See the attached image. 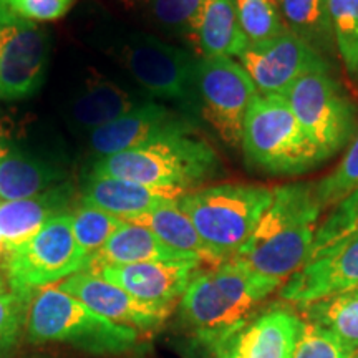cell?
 <instances>
[{
    "label": "cell",
    "mask_w": 358,
    "mask_h": 358,
    "mask_svg": "<svg viewBox=\"0 0 358 358\" xmlns=\"http://www.w3.org/2000/svg\"><path fill=\"white\" fill-rule=\"evenodd\" d=\"M282 282L227 259L209 271H198L178 306V325L198 353L214 358L219 348L254 319Z\"/></svg>",
    "instance_id": "1"
},
{
    "label": "cell",
    "mask_w": 358,
    "mask_h": 358,
    "mask_svg": "<svg viewBox=\"0 0 358 358\" xmlns=\"http://www.w3.org/2000/svg\"><path fill=\"white\" fill-rule=\"evenodd\" d=\"M320 213L315 185L289 182L274 187L272 204L231 259L284 285L310 257Z\"/></svg>",
    "instance_id": "2"
},
{
    "label": "cell",
    "mask_w": 358,
    "mask_h": 358,
    "mask_svg": "<svg viewBox=\"0 0 358 358\" xmlns=\"http://www.w3.org/2000/svg\"><path fill=\"white\" fill-rule=\"evenodd\" d=\"M221 171L214 148L194 133L171 134L145 146L106 156L93 164L92 176L191 192Z\"/></svg>",
    "instance_id": "3"
},
{
    "label": "cell",
    "mask_w": 358,
    "mask_h": 358,
    "mask_svg": "<svg viewBox=\"0 0 358 358\" xmlns=\"http://www.w3.org/2000/svg\"><path fill=\"white\" fill-rule=\"evenodd\" d=\"M25 330L34 343H69L95 355H122L134 350L140 342L136 329L98 315L52 285L34 294Z\"/></svg>",
    "instance_id": "4"
},
{
    "label": "cell",
    "mask_w": 358,
    "mask_h": 358,
    "mask_svg": "<svg viewBox=\"0 0 358 358\" xmlns=\"http://www.w3.org/2000/svg\"><path fill=\"white\" fill-rule=\"evenodd\" d=\"M272 199L271 187L227 182L186 192L178 204L206 245L224 262L248 243Z\"/></svg>",
    "instance_id": "5"
},
{
    "label": "cell",
    "mask_w": 358,
    "mask_h": 358,
    "mask_svg": "<svg viewBox=\"0 0 358 358\" xmlns=\"http://www.w3.org/2000/svg\"><path fill=\"white\" fill-rule=\"evenodd\" d=\"M241 146L250 166L275 176H297L325 161L285 95L257 93L245 116Z\"/></svg>",
    "instance_id": "6"
},
{
    "label": "cell",
    "mask_w": 358,
    "mask_h": 358,
    "mask_svg": "<svg viewBox=\"0 0 358 358\" xmlns=\"http://www.w3.org/2000/svg\"><path fill=\"white\" fill-rule=\"evenodd\" d=\"M295 118L325 161L357 134V106L325 71L303 75L285 93Z\"/></svg>",
    "instance_id": "7"
},
{
    "label": "cell",
    "mask_w": 358,
    "mask_h": 358,
    "mask_svg": "<svg viewBox=\"0 0 358 358\" xmlns=\"http://www.w3.org/2000/svg\"><path fill=\"white\" fill-rule=\"evenodd\" d=\"M122 60L146 93L176 103L189 118L201 113L199 60L191 52L150 35H138L124 43Z\"/></svg>",
    "instance_id": "8"
},
{
    "label": "cell",
    "mask_w": 358,
    "mask_h": 358,
    "mask_svg": "<svg viewBox=\"0 0 358 358\" xmlns=\"http://www.w3.org/2000/svg\"><path fill=\"white\" fill-rule=\"evenodd\" d=\"M87 262L88 256L75 239L71 214L64 213L12 249L2 262V271L15 287L37 290L83 271Z\"/></svg>",
    "instance_id": "9"
},
{
    "label": "cell",
    "mask_w": 358,
    "mask_h": 358,
    "mask_svg": "<svg viewBox=\"0 0 358 358\" xmlns=\"http://www.w3.org/2000/svg\"><path fill=\"white\" fill-rule=\"evenodd\" d=\"M257 93L252 78L234 58H199L201 115L226 145L232 148L241 145L245 116Z\"/></svg>",
    "instance_id": "10"
},
{
    "label": "cell",
    "mask_w": 358,
    "mask_h": 358,
    "mask_svg": "<svg viewBox=\"0 0 358 358\" xmlns=\"http://www.w3.org/2000/svg\"><path fill=\"white\" fill-rule=\"evenodd\" d=\"M48 57L47 30L0 6V98L15 101L37 93Z\"/></svg>",
    "instance_id": "11"
},
{
    "label": "cell",
    "mask_w": 358,
    "mask_h": 358,
    "mask_svg": "<svg viewBox=\"0 0 358 358\" xmlns=\"http://www.w3.org/2000/svg\"><path fill=\"white\" fill-rule=\"evenodd\" d=\"M239 64L262 95H285L303 75L330 71L325 57L290 30L266 42L249 43Z\"/></svg>",
    "instance_id": "12"
},
{
    "label": "cell",
    "mask_w": 358,
    "mask_h": 358,
    "mask_svg": "<svg viewBox=\"0 0 358 358\" xmlns=\"http://www.w3.org/2000/svg\"><path fill=\"white\" fill-rule=\"evenodd\" d=\"M358 289V234L307 261L280 287V299L297 306Z\"/></svg>",
    "instance_id": "13"
},
{
    "label": "cell",
    "mask_w": 358,
    "mask_h": 358,
    "mask_svg": "<svg viewBox=\"0 0 358 358\" xmlns=\"http://www.w3.org/2000/svg\"><path fill=\"white\" fill-rule=\"evenodd\" d=\"M182 133H196L192 118L185 113H176L164 105L146 101L92 131L88 145L93 156L101 159Z\"/></svg>",
    "instance_id": "14"
},
{
    "label": "cell",
    "mask_w": 358,
    "mask_h": 358,
    "mask_svg": "<svg viewBox=\"0 0 358 358\" xmlns=\"http://www.w3.org/2000/svg\"><path fill=\"white\" fill-rule=\"evenodd\" d=\"M198 259L178 261H155L129 264V266H105L92 272L138 301L155 307L173 308L174 302L182 297L196 272L199 271Z\"/></svg>",
    "instance_id": "15"
},
{
    "label": "cell",
    "mask_w": 358,
    "mask_h": 358,
    "mask_svg": "<svg viewBox=\"0 0 358 358\" xmlns=\"http://www.w3.org/2000/svg\"><path fill=\"white\" fill-rule=\"evenodd\" d=\"M57 287L85 303L98 315L115 324L131 327L138 332L159 329L173 312V308L155 307L138 301L118 285L88 271H80L70 275Z\"/></svg>",
    "instance_id": "16"
},
{
    "label": "cell",
    "mask_w": 358,
    "mask_h": 358,
    "mask_svg": "<svg viewBox=\"0 0 358 358\" xmlns=\"http://www.w3.org/2000/svg\"><path fill=\"white\" fill-rule=\"evenodd\" d=\"M302 319L285 307L259 312L214 358H294Z\"/></svg>",
    "instance_id": "17"
},
{
    "label": "cell",
    "mask_w": 358,
    "mask_h": 358,
    "mask_svg": "<svg viewBox=\"0 0 358 358\" xmlns=\"http://www.w3.org/2000/svg\"><path fill=\"white\" fill-rule=\"evenodd\" d=\"M185 191L174 187L148 186L123 179L90 176L83 186L82 204L93 206L123 221L153 211L158 206L178 201Z\"/></svg>",
    "instance_id": "18"
},
{
    "label": "cell",
    "mask_w": 358,
    "mask_h": 358,
    "mask_svg": "<svg viewBox=\"0 0 358 358\" xmlns=\"http://www.w3.org/2000/svg\"><path fill=\"white\" fill-rule=\"evenodd\" d=\"M64 173L0 131V203L32 198L62 185Z\"/></svg>",
    "instance_id": "19"
},
{
    "label": "cell",
    "mask_w": 358,
    "mask_h": 358,
    "mask_svg": "<svg viewBox=\"0 0 358 358\" xmlns=\"http://www.w3.org/2000/svg\"><path fill=\"white\" fill-rule=\"evenodd\" d=\"M71 199V186L62 182L32 198L0 203V234L7 250L19 248L48 221L65 213Z\"/></svg>",
    "instance_id": "20"
},
{
    "label": "cell",
    "mask_w": 358,
    "mask_h": 358,
    "mask_svg": "<svg viewBox=\"0 0 358 358\" xmlns=\"http://www.w3.org/2000/svg\"><path fill=\"white\" fill-rule=\"evenodd\" d=\"M178 259L194 257L185 256L168 248L141 224L124 221L123 226L111 234L105 245L88 257L83 271L95 272L105 266H129V264L178 261Z\"/></svg>",
    "instance_id": "21"
},
{
    "label": "cell",
    "mask_w": 358,
    "mask_h": 358,
    "mask_svg": "<svg viewBox=\"0 0 358 358\" xmlns=\"http://www.w3.org/2000/svg\"><path fill=\"white\" fill-rule=\"evenodd\" d=\"M143 103L146 101L111 80L93 78L70 101L69 118L73 127L95 131Z\"/></svg>",
    "instance_id": "22"
},
{
    "label": "cell",
    "mask_w": 358,
    "mask_h": 358,
    "mask_svg": "<svg viewBox=\"0 0 358 358\" xmlns=\"http://www.w3.org/2000/svg\"><path fill=\"white\" fill-rule=\"evenodd\" d=\"M129 222H136L148 227L161 243H164L168 248L179 254L199 259L201 262L211 264L213 267L221 264V261L214 256L213 250L201 239L196 227L192 226L191 219L179 208L178 201L158 206L153 211L129 219Z\"/></svg>",
    "instance_id": "23"
},
{
    "label": "cell",
    "mask_w": 358,
    "mask_h": 358,
    "mask_svg": "<svg viewBox=\"0 0 358 358\" xmlns=\"http://www.w3.org/2000/svg\"><path fill=\"white\" fill-rule=\"evenodd\" d=\"M248 45L237 19L234 0H211L196 35V47L201 58H239Z\"/></svg>",
    "instance_id": "24"
},
{
    "label": "cell",
    "mask_w": 358,
    "mask_h": 358,
    "mask_svg": "<svg viewBox=\"0 0 358 358\" xmlns=\"http://www.w3.org/2000/svg\"><path fill=\"white\" fill-rule=\"evenodd\" d=\"M290 32L306 40L322 55L335 45L329 15V0H277Z\"/></svg>",
    "instance_id": "25"
},
{
    "label": "cell",
    "mask_w": 358,
    "mask_h": 358,
    "mask_svg": "<svg viewBox=\"0 0 358 358\" xmlns=\"http://www.w3.org/2000/svg\"><path fill=\"white\" fill-rule=\"evenodd\" d=\"M303 317L358 353V289L302 306Z\"/></svg>",
    "instance_id": "26"
},
{
    "label": "cell",
    "mask_w": 358,
    "mask_h": 358,
    "mask_svg": "<svg viewBox=\"0 0 358 358\" xmlns=\"http://www.w3.org/2000/svg\"><path fill=\"white\" fill-rule=\"evenodd\" d=\"M35 290L15 287L0 272V358L10 355L27 329L30 302Z\"/></svg>",
    "instance_id": "27"
},
{
    "label": "cell",
    "mask_w": 358,
    "mask_h": 358,
    "mask_svg": "<svg viewBox=\"0 0 358 358\" xmlns=\"http://www.w3.org/2000/svg\"><path fill=\"white\" fill-rule=\"evenodd\" d=\"M239 25L249 43L266 42L287 32L277 0H234Z\"/></svg>",
    "instance_id": "28"
},
{
    "label": "cell",
    "mask_w": 358,
    "mask_h": 358,
    "mask_svg": "<svg viewBox=\"0 0 358 358\" xmlns=\"http://www.w3.org/2000/svg\"><path fill=\"white\" fill-rule=\"evenodd\" d=\"M211 0H148V10L161 29L179 34L196 45V35Z\"/></svg>",
    "instance_id": "29"
},
{
    "label": "cell",
    "mask_w": 358,
    "mask_h": 358,
    "mask_svg": "<svg viewBox=\"0 0 358 358\" xmlns=\"http://www.w3.org/2000/svg\"><path fill=\"white\" fill-rule=\"evenodd\" d=\"M329 15L338 55L358 80V0H329Z\"/></svg>",
    "instance_id": "30"
},
{
    "label": "cell",
    "mask_w": 358,
    "mask_h": 358,
    "mask_svg": "<svg viewBox=\"0 0 358 358\" xmlns=\"http://www.w3.org/2000/svg\"><path fill=\"white\" fill-rule=\"evenodd\" d=\"M123 222L122 217L87 204H82L71 214L75 239L88 257L100 250L111 234L123 226Z\"/></svg>",
    "instance_id": "31"
},
{
    "label": "cell",
    "mask_w": 358,
    "mask_h": 358,
    "mask_svg": "<svg viewBox=\"0 0 358 358\" xmlns=\"http://www.w3.org/2000/svg\"><path fill=\"white\" fill-rule=\"evenodd\" d=\"M355 234H358V189L335 204L332 213L327 216L320 227H317L308 261L340 241Z\"/></svg>",
    "instance_id": "32"
},
{
    "label": "cell",
    "mask_w": 358,
    "mask_h": 358,
    "mask_svg": "<svg viewBox=\"0 0 358 358\" xmlns=\"http://www.w3.org/2000/svg\"><path fill=\"white\" fill-rule=\"evenodd\" d=\"M355 189H358V133L334 171L317 182L315 196L322 209H325L338 204Z\"/></svg>",
    "instance_id": "33"
},
{
    "label": "cell",
    "mask_w": 358,
    "mask_h": 358,
    "mask_svg": "<svg viewBox=\"0 0 358 358\" xmlns=\"http://www.w3.org/2000/svg\"><path fill=\"white\" fill-rule=\"evenodd\" d=\"M357 353L350 350L320 325L303 319L294 358H355Z\"/></svg>",
    "instance_id": "34"
},
{
    "label": "cell",
    "mask_w": 358,
    "mask_h": 358,
    "mask_svg": "<svg viewBox=\"0 0 358 358\" xmlns=\"http://www.w3.org/2000/svg\"><path fill=\"white\" fill-rule=\"evenodd\" d=\"M75 0H0V6L30 22H52L69 13Z\"/></svg>",
    "instance_id": "35"
},
{
    "label": "cell",
    "mask_w": 358,
    "mask_h": 358,
    "mask_svg": "<svg viewBox=\"0 0 358 358\" xmlns=\"http://www.w3.org/2000/svg\"><path fill=\"white\" fill-rule=\"evenodd\" d=\"M8 250H7V245H6V241H3L2 234H0V266H2V262L6 261Z\"/></svg>",
    "instance_id": "36"
},
{
    "label": "cell",
    "mask_w": 358,
    "mask_h": 358,
    "mask_svg": "<svg viewBox=\"0 0 358 358\" xmlns=\"http://www.w3.org/2000/svg\"><path fill=\"white\" fill-rule=\"evenodd\" d=\"M355 358H358V353H357V357H355Z\"/></svg>",
    "instance_id": "37"
}]
</instances>
